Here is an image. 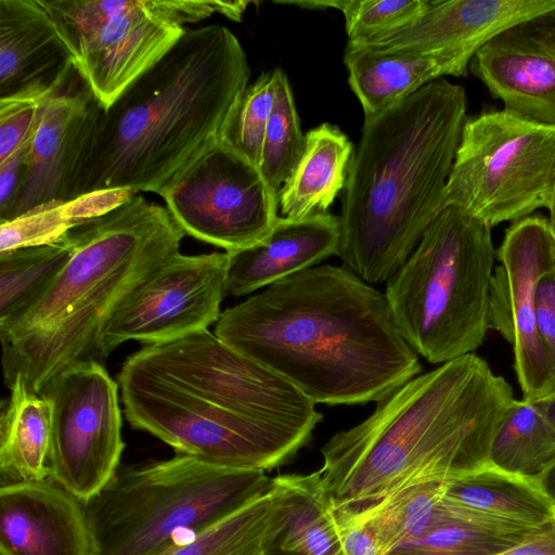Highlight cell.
<instances>
[{
    "instance_id": "1",
    "label": "cell",
    "mask_w": 555,
    "mask_h": 555,
    "mask_svg": "<svg viewBox=\"0 0 555 555\" xmlns=\"http://www.w3.org/2000/svg\"><path fill=\"white\" fill-rule=\"evenodd\" d=\"M127 421L207 464L270 470L322 414L288 380L206 330L143 345L117 376Z\"/></svg>"
},
{
    "instance_id": "2",
    "label": "cell",
    "mask_w": 555,
    "mask_h": 555,
    "mask_svg": "<svg viewBox=\"0 0 555 555\" xmlns=\"http://www.w3.org/2000/svg\"><path fill=\"white\" fill-rule=\"evenodd\" d=\"M214 333L315 404L379 401L422 373L385 293L345 267L315 266L221 312Z\"/></svg>"
},
{
    "instance_id": "3",
    "label": "cell",
    "mask_w": 555,
    "mask_h": 555,
    "mask_svg": "<svg viewBox=\"0 0 555 555\" xmlns=\"http://www.w3.org/2000/svg\"><path fill=\"white\" fill-rule=\"evenodd\" d=\"M514 400L511 385L468 353L377 401L367 418L321 449L319 473L338 521L361 517L405 488L451 482L490 461Z\"/></svg>"
},
{
    "instance_id": "4",
    "label": "cell",
    "mask_w": 555,
    "mask_h": 555,
    "mask_svg": "<svg viewBox=\"0 0 555 555\" xmlns=\"http://www.w3.org/2000/svg\"><path fill=\"white\" fill-rule=\"evenodd\" d=\"M466 109L465 90L439 78L364 119L343 190L336 254L364 282H387L447 206Z\"/></svg>"
},
{
    "instance_id": "5",
    "label": "cell",
    "mask_w": 555,
    "mask_h": 555,
    "mask_svg": "<svg viewBox=\"0 0 555 555\" xmlns=\"http://www.w3.org/2000/svg\"><path fill=\"white\" fill-rule=\"evenodd\" d=\"M249 66L224 26L185 30L103 109L82 195L106 190L159 196L207 149L248 87Z\"/></svg>"
},
{
    "instance_id": "6",
    "label": "cell",
    "mask_w": 555,
    "mask_h": 555,
    "mask_svg": "<svg viewBox=\"0 0 555 555\" xmlns=\"http://www.w3.org/2000/svg\"><path fill=\"white\" fill-rule=\"evenodd\" d=\"M70 259L40 297L0 327L8 387L22 377L46 396L72 367L104 364L103 333L125 299L165 260L185 233L171 214L139 193L69 231Z\"/></svg>"
},
{
    "instance_id": "7",
    "label": "cell",
    "mask_w": 555,
    "mask_h": 555,
    "mask_svg": "<svg viewBox=\"0 0 555 555\" xmlns=\"http://www.w3.org/2000/svg\"><path fill=\"white\" fill-rule=\"evenodd\" d=\"M490 229L464 209L446 206L387 281L385 296L398 331L431 364L474 353L490 330L495 256Z\"/></svg>"
},
{
    "instance_id": "8",
    "label": "cell",
    "mask_w": 555,
    "mask_h": 555,
    "mask_svg": "<svg viewBox=\"0 0 555 555\" xmlns=\"http://www.w3.org/2000/svg\"><path fill=\"white\" fill-rule=\"evenodd\" d=\"M271 481L194 456L119 466L85 503L91 555H162L225 517Z\"/></svg>"
},
{
    "instance_id": "9",
    "label": "cell",
    "mask_w": 555,
    "mask_h": 555,
    "mask_svg": "<svg viewBox=\"0 0 555 555\" xmlns=\"http://www.w3.org/2000/svg\"><path fill=\"white\" fill-rule=\"evenodd\" d=\"M104 109L182 37L184 24L227 12L217 0H40Z\"/></svg>"
},
{
    "instance_id": "10",
    "label": "cell",
    "mask_w": 555,
    "mask_h": 555,
    "mask_svg": "<svg viewBox=\"0 0 555 555\" xmlns=\"http://www.w3.org/2000/svg\"><path fill=\"white\" fill-rule=\"evenodd\" d=\"M555 186V128L505 109L466 119L446 204L489 227L548 209Z\"/></svg>"
},
{
    "instance_id": "11",
    "label": "cell",
    "mask_w": 555,
    "mask_h": 555,
    "mask_svg": "<svg viewBox=\"0 0 555 555\" xmlns=\"http://www.w3.org/2000/svg\"><path fill=\"white\" fill-rule=\"evenodd\" d=\"M160 196L185 234L225 251L260 242L279 219V198L259 168L223 140L192 162Z\"/></svg>"
},
{
    "instance_id": "12",
    "label": "cell",
    "mask_w": 555,
    "mask_h": 555,
    "mask_svg": "<svg viewBox=\"0 0 555 555\" xmlns=\"http://www.w3.org/2000/svg\"><path fill=\"white\" fill-rule=\"evenodd\" d=\"M118 388L104 364L91 361L63 373L44 396L52 409L50 479L82 503L120 466Z\"/></svg>"
},
{
    "instance_id": "13",
    "label": "cell",
    "mask_w": 555,
    "mask_h": 555,
    "mask_svg": "<svg viewBox=\"0 0 555 555\" xmlns=\"http://www.w3.org/2000/svg\"><path fill=\"white\" fill-rule=\"evenodd\" d=\"M489 295L490 328L514 351V369L522 399L537 401L555 390L548 354L535 325V288L555 269V243L548 219L525 217L506 231L495 250Z\"/></svg>"
},
{
    "instance_id": "14",
    "label": "cell",
    "mask_w": 555,
    "mask_h": 555,
    "mask_svg": "<svg viewBox=\"0 0 555 555\" xmlns=\"http://www.w3.org/2000/svg\"><path fill=\"white\" fill-rule=\"evenodd\" d=\"M228 266L227 251L169 257L112 315L103 333L105 356L127 340L168 341L217 323Z\"/></svg>"
},
{
    "instance_id": "15",
    "label": "cell",
    "mask_w": 555,
    "mask_h": 555,
    "mask_svg": "<svg viewBox=\"0 0 555 555\" xmlns=\"http://www.w3.org/2000/svg\"><path fill=\"white\" fill-rule=\"evenodd\" d=\"M103 109L75 69L39 114L20 188L0 223L82 195Z\"/></svg>"
},
{
    "instance_id": "16",
    "label": "cell",
    "mask_w": 555,
    "mask_h": 555,
    "mask_svg": "<svg viewBox=\"0 0 555 555\" xmlns=\"http://www.w3.org/2000/svg\"><path fill=\"white\" fill-rule=\"evenodd\" d=\"M469 69L503 109L555 128V10L496 34L477 50Z\"/></svg>"
},
{
    "instance_id": "17",
    "label": "cell",
    "mask_w": 555,
    "mask_h": 555,
    "mask_svg": "<svg viewBox=\"0 0 555 555\" xmlns=\"http://www.w3.org/2000/svg\"><path fill=\"white\" fill-rule=\"evenodd\" d=\"M552 10L555 0H429L426 11L410 24L356 44L380 52L462 53L472 59L496 34Z\"/></svg>"
},
{
    "instance_id": "18",
    "label": "cell",
    "mask_w": 555,
    "mask_h": 555,
    "mask_svg": "<svg viewBox=\"0 0 555 555\" xmlns=\"http://www.w3.org/2000/svg\"><path fill=\"white\" fill-rule=\"evenodd\" d=\"M85 503L51 479L0 488L1 555H91Z\"/></svg>"
},
{
    "instance_id": "19",
    "label": "cell",
    "mask_w": 555,
    "mask_h": 555,
    "mask_svg": "<svg viewBox=\"0 0 555 555\" xmlns=\"http://www.w3.org/2000/svg\"><path fill=\"white\" fill-rule=\"evenodd\" d=\"M338 245V217L328 211L300 220L279 217L270 233L260 242L227 251L225 294L246 295L315 267L336 255Z\"/></svg>"
},
{
    "instance_id": "20",
    "label": "cell",
    "mask_w": 555,
    "mask_h": 555,
    "mask_svg": "<svg viewBox=\"0 0 555 555\" xmlns=\"http://www.w3.org/2000/svg\"><path fill=\"white\" fill-rule=\"evenodd\" d=\"M74 72L40 0H0V99L62 85Z\"/></svg>"
},
{
    "instance_id": "21",
    "label": "cell",
    "mask_w": 555,
    "mask_h": 555,
    "mask_svg": "<svg viewBox=\"0 0 555 555\" xmlns=\"http://www.w3.org/2000/svg\"><path fill=\"white\" fill-rule=\"evenodd\" d=\"M470 57L462 53L402 54L348 42L344 64L364 119L390 108L425 85L447 75L466 76Z\"/></svg>"
},
{
    "instance_id": "22",
    "label": "cell",
    "mask_w": 555,
    "mask_h": 555,
    "mask_svg": "<svg viewBox=\"0 0 555 555\" xmlns=\"http://www.w3.org/2000/svg\"><path fill=\"white\" fill-rule=\"evenodd\" d=\"M451 504L509 529L534 531L555 520V499L546 482L501 468L490 461L446 482Z\"/></svg>"
},
{
    "instance_id": "23",
    "label": "cell",
    "mask_w": 555,
    "mask_h": 555,
    "mask_svg": "<svg viewBox=\"0 0 555 555\" xmlns=\"http://www.w3.org/2000/svg\"><path fill=\"white\" fill-rule=\"evenodd\" d=\"M1 404L0 488L50 479L52 409L16 377Z\"/></svg>"
},
{
    "instance_id": "24",
    "label": "cell",
    "mask_w": 555,
    "mask_h": 555,
    "mask_svg": "<svg viewBox=\"0 0 555 555\" xmlns=\"http://www.w3.org/2000/svg\"><path fill=\"white\" fill-rule=\"evenodd\" d=\"M302 155L279 193L284 218L327 212L344 190L353 145L338 127L322 124L306 134Z\"/></svg>"
},
{
    "instance_id": "25",
    "label": "cell",
    "mask_w": 555,
    "mask_h": 555,
    "mask_svg": "<svg viewBox=\"0 0 555 555\" xmlns=\"http://www.w3.org/2000/svg\"><path fill=\"white\" fill-rule=\"evenodd\" d=\"M285 519L280 476L242 506L162 555H269Z\"/></svg>"
},
{
    "instance_id": "26",
    "label": "cell",
    "mask_w": 555,
    "mask_h": 555,
    "mask_svg": "<svg viewBox=\"0 0 555 555\" xmlns=\"http://www.w3.org/2000/svg\"><path fill=\"white\" fill-rule=\"evenodd\" d=\"M285 519L269 555H346L321 475H281Z\"/></svg>"
},
{
    "instance_id": "27",
    "label": "cell",
    "mask_w": 555,
    "mask_h": 555,
    "mask_svg": "<svg viewBox=\"0 0 555 555\" xmlns=\"http://www.w3.org/2000/svg\"><path fill=\"white\" fill-rule=\"evenodd\" d=\"M446 482H428L405 488L356 519L367 521L383 555L429 530L464 517V513L444 499Z\"/></svg>"
},
{
    "instance_id": "28",
    "label": "cell",
    "mask_w": 555,
    "mask_h": 555,
    "mask_svg": "<svg viewBox=\"0 0 555 555\" xmlns=\"http://www.w3.org/2000/svg\"><path fill=\"white\" fill-rule=\"evenodd\" d=\"M70 232L55 241L0 253V327L26 311L72 257Z\"/></svg>"
},
{
    "instance_id": "29",
    "label": "cell",
    "mask_w": 555,
    "mask_h": 555,
    "mask_svg": "<svg viewBox=\"0 0 555 555\" xmlns=\"http://www.w3.org/2000/svg\"><path fill=\"white\" fill-rule=\"evenodd\" d=\"M489 460L506 470L544 480L555 465V426L535 401H513L494 434Z\"/></svg>"
},
{
    "instance_id": "30",
    "label": "cell",
    "mask_w": 555,
    "mask_h": 555,
    "mask_svg": "<svg viewBox=\"0 0 555 555\" xmlns=\"http://www.w3.org/2000/svg\"><path fill=\"white\" fill-rule=\"evenodd\" d=\"M129 190L83 194L73 201L35 209L0 223V253L57 240L70 230L113 209L133 196Z\"/></svg>"
},
{
    "instance_id": "31",
    "label": "cell",
    "mask_w": 555,
    "mask_h": 555,
    "mask_svg": "<svg viewBox=\"0 0 555 555\" xmlns=\"http://www.w3.org/2000/svg\"><path fill=\"white\" fill-rule=\"evenodd\" d=\"M463 511V518L436 527L389 555H491L519 543L532 532L492 525Z\"/></svg>"
},
{
    "instance_id": "32",
    "label": "cell",
    "mask_w": 555,
    "mask_h": 555,
    "mask_svg": "<svg viewBox=\"0 0 555 555\" xmlns=\"http://www.w3.org/2000/svg\"><path fill=\"white\" fill-rule=\"evenodd\" d=\"M274 107L264 133L259 170L278 196L299 162L306 145L286 74L276 69Z\"/></svg>"
},
{
    "instance_id": "33",
    "label": "cell",
    "mask_w": 555,
    "mask_h": 555,
    "mask_svg": "<svg viewBox=\"0 0 555 555\" xmlns=\"http://www.w3.org/2000/svg\"><path fill=\"white\" fill-rule=\"evenodd\" d=\"M276 69L262 73L237 101L222 132L227 142L259 168L262 144L276 95Z\"/></svg>"
},
{
    "instance_id": "34",
    "label": "cell",
    "mask_w": 555,
    "mask_h": 555,
    "mask_svg": "<svg viewBox=\"0 0 555 555\" xmlns=\"http://www.w3.org/2000/svg\"><path fill=\"white\" fill-rule=\"evenodd\" d=\"M429 0H330L346 22L349 42L364 43L396 31L421 16Z\"/></svg>"
},
{
    "instance_id": "35",
    "label": "cell",
    "mask_w": 555,
    "mask_h": 555,
    "mask_svg": "<svg viewBox=\"0 0 555 555\" xmlns=\"http://www.w3.org/2000/svg\"><path fill=\"white\" fill-rule=\"evenodd\" d=\"M66 82L31 88L0 99V162L28 141L46 102Z\"/></svg>"
},
{
    "instance_id": "36",
    "label": "cell",
    "mask_w": 555,
    "mask_h": 555,
    "mask_svg": "<svg viewBox=\"0 0 555 555\" xmlns=\"http://www.w3.org/2000/svg\"><path fill=\"white\" fill-rule=\"evenodd\" d=\"M535 325L555 378V269L543 274L538 282Z\"/></svg>"
},
{
    "instance_id": "37",
    "label": "cell",
    "mask_w": 555,
    "mask_h": 555,
    "mask_svg": "<svg viewBox=\"0 0 555 555\" xmlns=\"http://www.w3.org/2000/svg\"><path fill=\"white\" fill-rule=\"evenodd\" d=\"M29 141L30 138L7 159L0 162V218L10 209L20 188Z\"/></svg>"
},
{
    "instance_id": "38",
    "label": "cell",
    "mask_w": 555,
    "mask_h": 555,
    "mask_svg": "<svg viewBox=\"0 0 555 555\" xmlns=\"http://www.w3.org/2000/svg\"><path fill=\"white\" fill-rule=\"evenodd\" d=\"M339 526L346 555H383L367 521H349Z\"/></svg>"
},
{
    "instance_id": "39",
    "label": "cell",
    "mask_w": 555,
    "mask_h": 555,
    "mask_svg": "<svg viewBox=\"0 0 555 555\" xmlns=\"http://www.w3.org/2000/svg\"><path fill=\"white\" fill-rule=\"evenodd\" d=\"M491 555H555V520L532 531L519 543Z\"/></svg>"
},
{
    "instance_id": "40",
    "label": "cell",
    "mask_w": 555,
    "mask_h": 555,
    "mask_svg": "<svg viewBox=\"0 0 555 555\" xmlns=\"http://www.w3.org/2000/svg\"><path fill=\"white\" fill-rule=\"evenodd\" d=\"M535 402L544 416L555 426V390Z\"/></svg>"
},
{
    "instance_id": "41",
    "label": "cell",
    "mask_w": 555,
    "mask_h": 555,
    "mask_svg": "<svg viewBox=\"0 0 555 555\" xmlns=\"http://www.w3.org/2000/svg\"><path fill=\"white\" fill-rule=\"evenodd\" d=\"M548 210H550L548 222H550L551 231H552L554 243H555V186L553 190L552 199H551Z\"/></svg>"
},
{
    "instance_id": "42",
    "label": "cell",
    "mask_w": 555,
    "mask_h": 555,
    "mask_svg": "<svg viewBox=\"0 0 555 555\" xmlns=\"http://www.w3.org/2000/svg\"><path fill=\"white\" fill-rule=\"evenodd\" d=\"M544 481L546 482V487L555 499V465L551 468V470L544 477Z\"/></svg>"
}]
</instances>
